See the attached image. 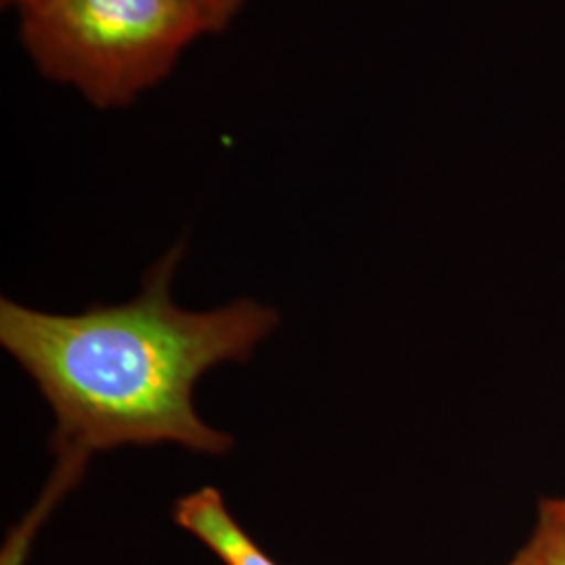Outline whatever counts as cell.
<instances>
[{
  "mask_svg": "<svg viewBox=\"0 0 565 565\" xmlns=\"http://www.w3.org/2000/svg\"><path fill=\"white\" fill-rule=\"evenodd\" d=\"M182 252L179 243L149 268L130 302L93 303L67 317L0 300V343L55 411V455L162 443L205 455L231 450L233 438L198 415L195 385L216 364L247 361L279 315L254 300L182 310L170 298Z\"/></svg>",
  "mask_w": 565,
  "mask_h": 565,
  "instance_id": "1",
  "label": "cell"
},
{
  "mask_svg": "<svg viewBox=\"0 0 565 565\" xmlns=\"http://www.w3.org/2000/svg\"><path fill=\"white\" fill-rule=\"evenodd\" d=\"M20 13L21 44L36 70L99 109L132 105L212 34L184 0H34Z\"/></svg>",
  "mask_w": 565,
  "mask_h": 565,
  "instance_id": "2",
  "label": "cell"
},
{
  "mask_svg": "<svg viewBox=\"0 0 565 565\" xmlns=\"http://www.w3.org/2000/svg\"><path fill=\"white\" fill-rule=\"evenodd\" d=\"M174 522L207 546L224 565H277L233 518L216 488L205 486L179 499Z\"/></svg>",
  "mask_w": 565,
  "mask_h": 565,
  "instance_id": "3",
  "label": "cell"
},
{
  "mask_svg": "<svg viewBox=\"0 0 565 565\" xmlns=\"http://www.w3.org/2000/svg\"><path fill=\"white\" fill-rule=\"evenodd\" d=\"M88 459V455L72 450L57 452V467L44 486L41 499L25 513L20 524L9 530L7 541L0 551V565H25L39 530L49 520L53 509L60 505L61 499L81 482L82 476L86 473Z\"/></svg>",
  "mask_w": 565,
  "mask_h": 565,
  "instance_id": "4",
  "label": "cell"
},
{
  "mask_svg": "<svg viewBox=\"0 0 565 565\" xmlns=\"http://www.w3.org/2000/svg\"><path fill=\"white\" fill-rule=\"evenodd\" d=\"M524 565H565V494L545 497L524 546L518 551Z\"/></svg>",
  "mask_w": 565,
  "mask_h": 565,
  "instance_id": "5",
  "label": "cell"
},
{
  "mask_svg": "<svg viewBox=\"0 0 565 565\" xmlns=\"http://www.w3.org/2000/svg\"><path fill=\"white\" fill-rule=\"evenodd\" d=\"M184 2L191 4L202 15L205 23L210 25L212 34L224 32L247 4V0H184Z\"/></svg>",
  "mask_w": 565,
  "mask_h": 565,
  "instance_id": "6",
  "label": "cell"
},
{
  "mask_svg": "<svg viewBox=\"0 0 565 565\" xmlns=\"http://www.w3.org/2000/svg\"><path fill=\"white\" fill-rule=\"evenodd\" d=\"M30 2H34V0H11V7H18V9H21V7L30 4Z\"/></svg>",
  "mask_w": 565,
  "mask_h": 565,
  "instance_id": "7",
  "label": "cell"
},
{
  "mask_svg": "<svg viewBox=\"0 0 565 565\" xmlns=\"http://www.w3.org/2000/svg\"><path fill=\"white\" fill-rule=\"evenodd\" d=\"M509 565H524V562L518 557V553H515V557L509 562Z\"/></svg>",
  "mask_w": 565,
  "mask_h": 565,
  "instance_id": "8",
  "label": "cell"
},
{
  "mask_svg": "<svg viewBox=\"0 0 565 565\" xmlns=\"http://www.w3.org/2000/svg\"><path fill=\"white\" fill-rule=\"evenodd\" d=\"M2 4H9V7H11V0H2Z\"/></svg>",
  "mask_w": 565,
  "mask_h": 565,
  "instance_id": "9",
  "label": "cell"
}]
</instances>
